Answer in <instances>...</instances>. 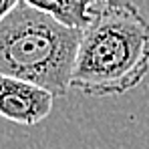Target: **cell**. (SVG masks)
I'll return each instance as SVG.
<instances>
[{
  "instance_id": "1",
  "label": "cell",
  "mask_w": 149,
  "mask_h": 149,
  "mask_svg": "<svg viewBox=\"0 0 149 149\" xmlns=\"http://www.w3.org/2000/svg\"><path fill=\"white\" fill-rule=\"evenodd\" d=\"M149 74V20L137 6H111L83 30L71 91L119 97Z\"/></svg>"
},
{
  "instance_id": "2",
  "label": "cell",
  "mask_w": 149,
  "mask_h": 149,
  "mask_svg": "<svg viewBox=\"0 0 149 149\" xmlns=\"http://www.w3.org/2000/svg\"><path fill=\"white\" fill-rule=\"evenodd\" d=\"M83 30L22 2L0 18V74L36 83L56 97L71 91Z\"/></svg>"
},
{
  "instance_id": "3",
  "label": "cell",
  "mask_w": 149,
  "mask_h": 149,
  "mask_svg": "<svg viewBox=\"0 0 149 149\" xmlns=\"http://www.w3.org/2000/svg\"><path fill=\"white\" fill-rule=\"evenodd\" d=\"M54 93L24 79L0 74V115L18 125H38L52 111Z\"/></svg>"
},
{
  "instance_id": "4",
  "label": "cell",
  "mask_w": 149,
  "mask_h": 149,
  "mask_svg": "<svg viewBox=\"0 0 149 149\" xmlns=\"http://www.w3.org/2000/svg\"><path fill=\"white\" fill-rule=\"evenodd\" d=\"M24 2L30 4L32 8H38L50 16H54L56 20L74 26V28H81V30H85L99 16L83 0H24Z\"/></svg>"
},
{
  "instance_id": "5",
  "label": "cell",
  "mask_w": 149,
  "mask_h": 149,
  "mask_svg": "<svg viewBox=\"0 0 149 149\" xmlns=\"http://www.w3.org/2000/svg\"><path fill=\"white\" fill-rule=\"evenodd\" d=\"M83 2L89 4L97 14L105 12V10L111 8V6H137L135 0H83Z\"/></svg>"
},
{
  "instance_id": "6",
  "label": "cell",
  "mask_w": 149,
  "mask_h": 149,
  "mask_svg": "<svg viewBox=\"0 0 149 149\" xmlns=\"http://www.w3.org/2000/svg\"><path fill=\"white\" fill-rule=\"evenodd\" d=\"M24 0H0V18H4L6 14H10L14 8H18Z\"/></svg>"
}]
</instances>
